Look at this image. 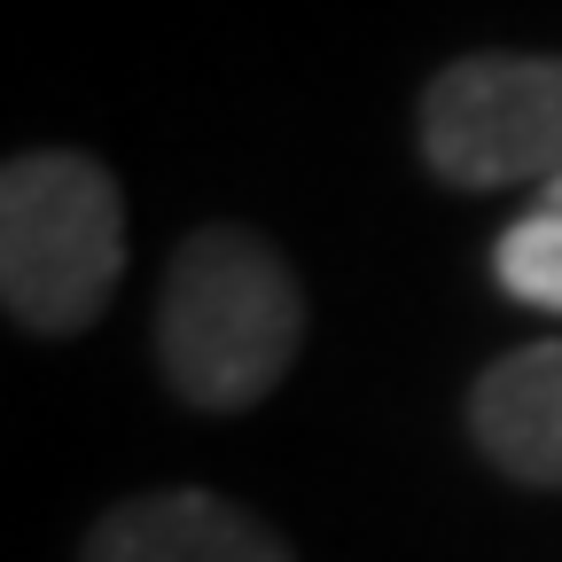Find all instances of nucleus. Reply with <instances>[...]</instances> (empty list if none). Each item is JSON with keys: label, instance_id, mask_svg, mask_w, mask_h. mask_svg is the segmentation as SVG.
<instances>
[{"label": "nucleus", "instance_id": "nucleus-3", "mask_svg": "<svg viewBox=\"0 0 562 562\" xmlns=\"http://www.w3.org/2000/svg\"><path fill=\"white\" fill-rule=\"evenodd\" d=\"M422 157L446 188L562 180V55H469L422 87Z\"/></svg>", "mask_w": 562, "mask_h": 562}, {"label": "nucleus", "instance_id": "nucleus-7", "mask_svg": "<svg viewBox=\"0 0 562 562\" xmlns=\"http://www.w3.org/2000/svg\"><path fill=\"white\" fill-rule=\"evenodd\" d=\"M539 203H547V211H562V180H547V188H539Z\"/></svg>", "mask_w": 562, "mask_h": 562}, {"label": "nucleus", "instance_id": "nucleus-4", "mask_svg": "<svg viewBox=\"0 0 562 562\" xmlns=\"http://www.w3.org/2000/svg\"><path fill=\"white\" fill-rule=\"evenodd\" d=\"M87 562H297L266 516L220 492H140L87 531Z\"/></svg>", "mask_w": 562, "mask_h": 562}, {"label": "nucleus", "instance_id": "nucleus-1", "mask_svg": "<svg viewBox=\"0 0 562 562\" xmlns=\"http://www.w3.org/2000/svg\"><path fill=\"white\" fill-rule=\"evenodd\" d=\"M305 344V290L290 258L243 227H203L172 250L157 297V368L203 414H250Z\"/></svg>", "mask_w": 562, "mask_h": 562}, {"label": "nucleus", "instance_id": "nucleus-5", "mask_svg": "<svg viewBox=\"0 0 562 562\" xmlns=\"http://www.w3.org/2000/svg\"><path fill=\"white\" fill-rule=\"evenodd\" d=\"M469 430L501 476L562 492V344H524L492 360L469 391Z\"/></svg>", "mask_w": 562, "mask_h": 562}, {"label": "nucleus", "instance_id": "nucleus-6", "mask_svg": "<svg viewBox=\"0 0 562 562\" xmlns=\"http://www.w3.org/2000/svg\"><path fill=\"white\" fill-rule=\"evenodd\" d=\"M492 273L516 305H539V313H562V211H531L516 220L501 243H492Z\"/></svg>", "mask_w": 562, "mask_h": 562}, {"label": "nucleus", "instance_id": "nucleus-2", "mask_svg": "<svg viewBox=\"0 0 562 562\" xmlns=\"http://www.w3.org/2000/svg\"><path fill=\"white\" fill-rule=\"evenodd\" d=\"M125 273V195L79 149H24L0 172V305L32 336L102 321Z\"/></svg>", "mask_w": 562, "mask_h": 562}]
</instances>
